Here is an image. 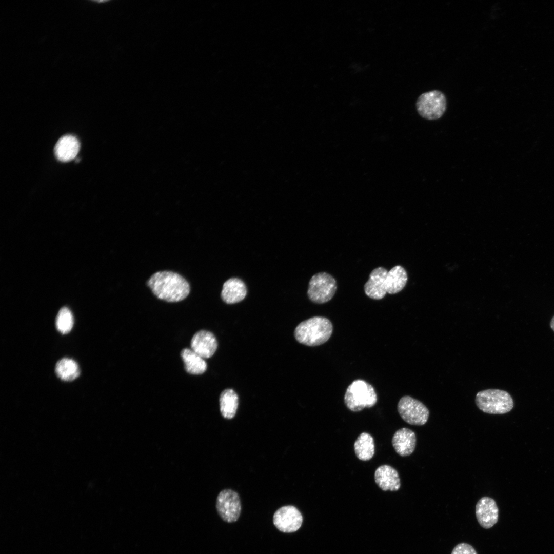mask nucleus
<instances>
[{
  "label": "nucleus",
  "instance_id": "nucleus-19",
  "mask_svg": "<svg viewBox=\"0 0 554 554\" xmlns=\"http://www.w3.org/2000/svg\"><path fill=\"white\" fill-rule=\"evenodd\" d=\"M219 403L222 416L225 419H231L235 416L238 409V395L233 389H225L221 393Z\"/></svg>",
  "mask_w": 554,
  "mask_h": 554
},
{
  "label": "nucleus",
  "instance_id": "nucleus-11",
  "mask_svg": "<svg viewBox=\"0 0 554 554\" xmlns=\"http://www.w3.org/2000/svg\"><path fill=\"white\" fill-rule=\"evenodd\" d=\"M388 271L383 267L374 269L364 285V291L369 298L381 300L387 293L386 278Z\"/></svg>",
  "mask_w": 554,
  "mask_h": 554
},
{
  "label": "nucleus",
  "instance_id": "nucleus-16",
  "mask_svg": "<svg viewBox=\"0 0 554 554\" xmlns=\"http://www.w3.org/2000/svg\"><path fill=\"white\" fill-rule=\"evenodd\" d=\"M247 294L244 282L240 279L232 278L223 284L221 298L227 304H234L242 301Z\"/></svg>",
  "mask_w": 554,
  "mask_h": 554
},
{
  "label": "nucleus",
  "instance_id": "nucleus-20",
  "mask_svg": "<svg viewBox=\"0 0 554 554\" xmlns=\"http://www.w3.org/2000/svg\"><path fill=\"white\" fill-rule=\"evenodd\" d=\"M354 450L359 460L365 461L370 460L374 454L373 437L368 433H361L354 443Z\"/></svg>",
  "mask_w": 554,
  "mask_h": 554
},
{
  "label": "nucleus",
  "instance_id": "nucleus-12",
  "mask_svg": "<svg viewBox=\"0 0 554 554\" xmlns=\"http://www.w3.org/2000/svg\"><path fill=\"white\" fill-rule=\"evenodd\" d=\"M191 349L204 359L211 357L217 347L214 335L210 331L202 330L193 336L190 342Z\"/></svg>",
  "mask_w": 554,
  "mask_h": 554
},
{
  "label": "nucleus",
  "instance_id": "nucleus-5",
  "mask_svg": "<svg viewBox=\"0 0 554 554\" xmlns=\"http://www.w3.org/2000/svg\"><path fill=\"white\" fill-rule=\"evenodd\" d=\"M447 108L444 94L437 90L422 93L417 99L416 108L418 113L424 118L434 120L441 118Z\"/></svg>",
  "mask_w": 554,
  "mask_h": 554
},
{
  "label": "nucleus",
  "instance_id": "nucleus-18",
  "mask_svg": "<svg viewBox=\"0 0 554 554\" xmlns=\"http://www.w3.org/2000/svg\"><path fill=\"white\" fill-rule=\"evenodd\" d=\"M407 279V272L403 267L397 265L392 268L387 275V293L392 294L401 291L405 286Z\"/></svg>",
  "mask_w": 554,
  "mask_h": 554
},
{
  "label": "nucleus",
  "instance_id": "nucleus-17",
  "mask_svg": "<svg viewBox=\"0 0 554 554\" xmlns=\"http://www.w3.org/2000/svg\"><path fill=\"white\" fill-rule=\"evenodd\" d=\"M185 370L189 374H201L207 369L204 359L191 348H184L181 352Z\"/></svg>",
  "mask_w": 554,
  "mask_h": 554
},
{
  "label": "nucleus",
  "instance_id": "nucleus-9",
  "mask_svg": "<svg viewBox=\"0 0 554 554\" xmlns=\"http://www.w3.org/2000/svg\"><path fill=\"white\" fill-rule=\"evenodd\" d=\"M275 527L284 533L296 531L303 523V516L298 509L292 505L284 506L279 508L273 516Z\"/></svg>",
  "mask_w": 554,
  "mask_h": 554
},
{
  "label": "nucleus",
  "instance_id": "nucleus-3",
  "mask_svg": "<svg viewBox=\"0 0 554 554\" xmlns=\"http://www.w3.org/2000/svg\"><path fill=\"white\" fill-rule=\"evenodd\" d=\"M344 400L348 409L353 412H359L365 408L374 406L378 397L371 384L363 380L357 379L348 386Z\"/></svg>",
  "mask_w": 554,
  "mask_h": 554
},
{
  "label": "nucleus",
  "instance_id": "nucleus-23",
  "mask_svg": "<svg viewBox=\"0 0 554 554\" xmlns=\"http://www.w3.org/2000/svg\"><path fill=\"white\" fill-rule=\"evenodd\" d=\"M451 554H478L475 549L466 543L457 544L453 549Z\"/></svg>",
  "mask_w": 554,
  "mask_h": 554
},
{
  "label": "nucleus",
  "instance_id": "nucleus-14",
  "mask_svg": "<svg viewBox=\"0 0 554 554\" xmlns=\"http://www.w3.org/2000/svg\"><path fill=\"white\" fill-rule=\"evenodd\" d=\"M392 445L395 452L401 456L405 457L413 453L416 445L415 433L407 428H402L394 433Z\"/></svg>",
  "mask_w": 554,
  "mask_h": 554
},
{
  "label": "nucleus",
  "instance_id": "nucleus-6",
  "mask_svg": "<svg viewBox=\"0 0 554 554\" xmlns=\"http://www.w3.org/2000/svg\"><path fill=\"white\" fill-rule=\"evenodd\" d=\"M334 278L326 272H319L313 275L309 282L307 294L313 303L323 304L329 301L337 290Z\"/></svg>",
  "mask_w": 554,
  "mask_h": 554
},
{
  "label": "nucleus",
  "instance_id": "nucleus-2",
  "mask_svg": "<svg viewBox=\"0 0 554 554\" xmlns=\"http://www.w3.org/2000/svg\"><path fill=\"white\" fill-rule=\"evenodd\" d=\"M333 332V325L327 318L313 316L301 322L295 328L294 337L301 344L317 346L326 343Z\"/></svg>",
  "mask_w": 554,
  "mask_h": 554
},
{
  "label": "nucleus",
  "instance_id": "nucleus-15",
  "mask_svg": "<svg viewBox=\"0 0 554 554\" xmlns=\"http://www.w3.org/2000/svg\"><path fill=\"white\" fill-rule=\"evenodd\" d=\"M80 148L77 138L71 135L61 137L54 147V153L58 160L63 162L70 161L76 157Z\"/></svg>",
  "mask_w": 554,
  "mask_h": 554
},
{
  "label": "nucleus",
  "instance_id": "nucleus-24",
  "mask_svg": "<svg viewBox=\"0 0 554 554\" xmlns=\"http://www.w3.org/2000/svg\"><path fill=\"white\" fill-rule=\"evenodd\" d=\"M550 325L551 328L554 331V315H553V316L552 318V319L551 320V321H550Z\"/></svg>",
  "mask_w": 554,
  "mask_h": 554
},
{
  "label": "nucleus",
  "instance_id": "nucleus-1",
  "mask_svg": "<svg viewBox=\"0 0 554 554\" xmlns=\"http://www.w3.org/2000/svg\"><path fill=\"white\" fill-rule=\"evenodd\" d=\"M147 284L158 299L168 302L182 301L190 292L188 282L179 274L172 271L157 272L149 278Z\"/></svg>",
  "mask_w": 554,
  "mask_h": 554
},
{
  "label": "nucleus",
  "instance_id": "nucleus-22",
  "mask_svg": "<svg viewBox=\"0 0 554 554\" xmlns=\"http://www.w3.org/2000/svg\"><path fill=\"white\" fill-rule=\"evenodd\" d=\"M74 319L72 312L67 307H63L59 311L56 319V326L58 331L66 334L72 329Z\"/></svg>",
  "mask_w": 554,
  "mask_h": 554
},
{
  "label": "nucleus",
  "instance_id": "nucleus-21",
  "mask_svg": "<svg viewBox=\"0 0 554 554\" xmlns=\"http://www.w3.org/2000/svg\"><path fill=\"white\" fill-rule=\"evenodd\" d=\"M55 370L57 377L65 381H72L80 374L76 362L69 358H63L58 361L56 364Z\"/></svg>",
  "mask_w": 554,
  "mask_h": 554
},
{
  "label": "nucleus",
  "instance_id": "nucleus-4",
  "mask_svg": "<svg viewBox=\"0 0 554 554\" xmlns=\"http://www.w3.org/2000/svg\"><path fill=\"white\" fill-rule=\"evenodd\" d=\"M476 404L481 411L489 414H504L513 407V400L506 391L489 389L478 392L476 396Z\"/></svg>",
  "mask_w": 554,
  "mask_h": 554
},
{
  "label": "nucleus",
  "instance_id": "nucleus-13",
  "mask_svg": "<svg viewBox=\"0 0 554 554\" xmlns=\"http://www.w3.org/2000/svg\"><path fill=\"white\" fill-rule=\"evenodd\" d=\"M374 481L379 487L383 491H397L401 486L398 471L388 465H382L376 469Z\"/></svg>",
  "mask_w": 554,
  "mask_h": 554
},
{
  "label": "nucleus",
  "instance_id": "nucleus-10",
  "mask_svg": "<svg viewBox=\"0 0 554 554\" xmlns=\"http://www.w3.org/2000/svg\"><path fill=\"white\" fill-rule=\"evenodd\" d=\"M476 516L480 525L485 529L492 527L498 521L499 509L491 498L483 497L476 505Z\"/></svg>",
  "mask_w": 554,
  "mask_h": 554
},
{
  "label": "nucleus",
  "instance_id": "nucleus-7",
  "mask_svg": "<svg viewBox=\"0 0 554 554\" xmlns=\"http://www.w3.org/2000/svg\"><path fill=\"white\" fill-rule=\"evenodd\" d=\"M397 408L401 418L409 424L421 426L428 421L429 411L427 407L410 396L402 397L398 402Z\"/></svg>",
  "mask_w": 554,
  "mask_h": 554
},
{
  "label": "nucleus",
  "instance_id": "nucleus-8",
  "mask_svg": "<svg viewBox=\"0 0 554 554\" xmlns=\"http://www.w3.org/2000/svg\"><path fill=\"white\" fill-rule=\"evenodd\" d=\"M216 509L221 518L227 523H233L239 518L242 506L239 494L230 489H225L219 493Z\"/></svg>",
  "mask_w": 554,
  "mask_h": 554
}]
</instances>
